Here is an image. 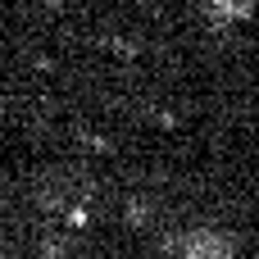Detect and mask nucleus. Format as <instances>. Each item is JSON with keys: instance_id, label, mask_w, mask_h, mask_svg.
<instances>
[{"instance_id": "nucleus-2", "label": "nucleus", "mask_w": 259, "mask_h": 259, "mask_svg": "<svg viewBox=\"0 0 259 259\" xmlns=\"http://www.w3.org/2000/svg\"><path fill=\"white\" fill-rule=\"evenodd\" d=\"M205 18L209 23H237V18H250V5H205Z\"/></svg>"}, {"instance_id": "nucleus-1", "label": "nucleus", "mask_w": 259, "mask_h": 259, "mask_svg": "<svg viewBox=\"0 0 259 259\" xmlns=\"http://www.w3.org/2000/svg\"><path fill=\"white\" fill-rule=\"evenodd\" d=\"M168 255L173 259H237V250H232V241H228L223 232H214V228H191V232H182V237L168 241Z\"/></svg>"}]
</instances>
